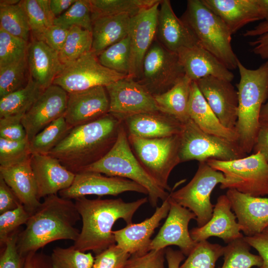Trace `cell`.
Here are the masks:
<instances>
[{"label":"cell","mask_w":268,"mask_h":268,"mask_svg":"<svg viewBox=\"0 0 268 268\" xmlns=\"http://www.w3.org/2000/svg\"><path fill=\"white\" fill-rule=\"evenodd\" d=\"M81 220L75 204L71 200L58 195L44 198L39 207L31 214L20 231L17 242L18 251L25 258L47 244L60 240L75 241L80 230L75 226Z\"/></svg>","instance_id":"6da1fadb"},{"label":"cell","mask_w":268,"mask_h":268,"mask_svg":"<svg viewBox=\"0 0 268 268\" xmlns=\"http://www.w3.org/2000/svg\"><path fill=\"white\" fill-rule=\"evenodd\" d=\"M74 203L82 220L79 236L72 246L83 252L93 251L96 255L116 244L112 228L119 219L129 225L133 223L135 212L148 201V198L126 202L122 199L90 200L85 197Z\"/></svg>","instance_id":"7a4b0ae2"},{"label":"cell","mask_w":268,"mask_h":268,"mask_svg":"<svg viewBox=\"0 0 268 268\" xmlns=\"http://www.w3.org/2000/svg\"><path fill=\"white\" fill-rule=\"evenodd\" d=\"M123 122L109 113L72 128L49 154L77 174L102 159L117 139Z\"/></svg>","instance_id":"3957f363"},{"label":"cell","mask_w":268,"mask_h":268,"mask_svg":"<svg viewBox=\"0 0 268 268\" xmlns=\"http://www.w3.org/2000/svg\"><path fill=\"white\" fill-rule=\"evenodd\" d=\"M240 80L238 117L235 130L238 142L246 153L252 152L260 126L263 105L268 98V60L256 69L246 67L238 60Z\"/></svg>","instance_id":"277c9868"},{"label":"cell","mask_w":268,"mask_h":268,"mask_svg":"<svg viewBox=\"0 0 268 268\" xmlns=\"http://www.w3.org/2000/svg\"><path fill=\"white\" fill-rule=\"evenodd\" d=\"M85 171L127 179L138 184L147 190L148 200L152 207H156L160 200L163 201L169 196L170 193L153 180L135 156L123 124L110 150L100 160L81 172Z\"/></svg>","instance_id":"5b68a950"},{"label":"cell","mask_w":268,"mask_h":268,"mask_svg":"<svg viewBox=\"0 0 268 268\" xmlns=\"http://www.w3.org/2000/svg\"><path fill=\"white\" fill-rule=\"evenodd\" d=\"M181 18L192 31L201 46L229 69L237 68L239 59L232 47L231 32L224 22L201 0H188Z\"/></svg>","instance_id":"8992f818"},{"label":"cell","mask_w":268,"mask_h":268,"mask_svg":"<svg viewBox=\"0 0 268 268\" xmlns=\"http://www.w3.org/2000/svg\"><path fill=\"white\" fill-rule=\"evenodd\" d=\"M128 138L134 154L144 170L161 188L170 191V175L181 163L180 134L156 138L128 135Z\"/></svg>","instance_id":"52a82bcc"},{"label":"cell","mask_w":268,"mask_h":268,"mask_svg":"<svg viewBox=\"0 0 268 268\" xmlns=\"http://www.w3.org/2000/svg\"><path fill=\"white\" fill-rule=\"evenodd\" d=\"M207 163L222 172L226 182L221 189H235L253 197L268 195V162L260 153L231 161L209 159Z\"/></svg>","instance_id":"ba28073f"},{"label":"cell","mask_w":268,"mask_h":268,"mask_svg":"<svg viewBox=\"0 0 268 268\" xmlns=\"http://www.w3.org/2000/svg\"><path fill=\"white\" fill-rule=\"evenodd\" d=\"M179 155L181 163L231 161L247 156L237 142L205 133L190 119L183 124L180 134Z\"/></svg>","instance_id":"9c48e42d"},{"label":"cell","mask_w":268,"mask_h":268,"mask_svg":"<svg viewBox=\"0 0 268 268\" xmlns=\"http://www.w3.org/2000/svg\"><path fill=\"white\" fill-rule=\"evenodd\" d=\"M226 182L224 174L210 166L206 162H199L192 180L181 189L172 191L170 198L189 209L196 215L198 227L205 225L212 217L214 205L210 195L216 186Z\"/></svg>","instance_id":"30bf717a"},{"label":"cell","mask_w":268,"mask_h":268,"mask_svg":"<svg viewBox=\"0 0 268 268\" xmlns=\"http://www.w3.org/2000/svg\"><path fill=\"white\" fill-rule=\"evenodd\" d=\"M184 75L177 54L155 39L145 55L138 81L155 95L170 89Z\"/></svg>","instance_id":"8fae6325"},{"label":"cell","mask_w":268,"mask_h":268,"mask_svg":"<svg viewBox=\"0 0 268 268\" xmlns=\"http://www.w3.org/2000/svg\"><path fill=\"white\" fill-rule=\"evenodd\" d=\"M126 76L101 65L98 56L91 50L66 66L53 84L70 93L97 86L106 87Z\"/></svg>","instance_id":"7c38bea8"},{"label":"cell","mask_w":268,"mask_h":268,"mask_svg":"<svg viewBox=\"0 0 268 268\" xmlns=\"http://www.w3.org/2000/svg\"><path fill=\"white\" fill-rule=\"evenodd\" d=\"M109 111L123 122L140 113L158 110L153 95L140 82L128 76L105 87Z\"/></svg>","instance_id":"4fadbf2b"},{"label":"cell","mask_w":268,"mask_h":268,"mask_svg":"<svg viewBox=\"0 0 268 268\" xmlns=\"http://www.w3.org/2000/svg\"><path fill=\"white\" fill-rule=\"evenodd\" d=\"M127 192L148 195L144 187L132 180L85 171L75 174L71 185L60 191L59 195L63 198L72 200L87 195L116 196Z\"/></svg>","instance_id":"5bb4252c"},{"label":"cell","mask_w":268,"mask_h":268,"mask_svg":"<svg viewBox=\"0 0 268 268\" xmlns=\"http://www.w3.org/2000/svg\"><path fill=\"white\" fill-rule=\"evenodd\" d=\"M161 0L132 16L129 37L131 61L128 77L140 78L144 58L156 39L158 15Z\"/></svg>","instance_id":"9a60e30c"},{"label":"cell","mask_w":268,"mask_h":268,"mask_svg":"<svg viewBox=\"0 0 268 268\" xmlns=\"http://www.w3.org/2000/svg\"><path fill=\"white\" fill-rule=\"evenodd\" d=\"M169 200L170 209L166 220L158 234L152 239L149 250L163 249L174 245L188 256L198 243L192 238L188 229L190 221L196 219V216L170 197Z\"/></svg>","instance_id":"2e32d148"},{"label":"cell","mask_w":268,"mask_h":268,"mask_svg":"<svg viewBox=\"0 0 268 268\" xmlns=\"http://www.w3.org/2000/svg\"><path fill=\"white\" fill-rule=\"evenodd\" d=\"M68 93L52 84L45 89L22 119L29 141L55 120L64 116Z\"/></svg>","instance_id":"e0dca14e"},{"label":"cell","mask_w":268,"mask_h":268,"mask_svg":"<svg viewBox=\"0 0 268 268\" xmlns=\"http://www.w3.org/2000/svg\"><path fill=\"white\" fill-rule=\"evenodd\" d=\"M195 82L223 126L235 130L238 117V95L231 82L214 76L205 77Z\"/></svg>","instance_id":"ac0fdd59"},{"label":"cell","mask_w":268,"mask_h":268,"mask_svg":"<svg viewBox=\"0 0 268 268\" xmlns=\"http://www.w3.org/2000/svg\"><path fill=\"white\" fill-rule=\"evenodd\" d=\"M109 99L105 87L68 93L65 119L74 127L96 121L109 114Z\"/></svg>","instance_id":"d6986e66"},{"label":"cell","mask_w":268,"mask_h":268,"mask_svg":"<svg viewBox=\"0 0 268 268\" xmlns=\"http://www.w3.org/2000/svg\"><path fill=\"white\" fill-rule=\"evenodd\" d=\"M170 206L168 197L160 206L156 207L150 217L141 222L133 223L113 231L116 244L131 256L142 255L150 251L151 237L161 221L167 217Z\"/></svg>","instance_id":"ffe728a7"},{"label":"cell","mask_w":268,"mask_h":268,"mask_svg":"<svg viewBox=\"0 0 268 268\" xmlns=\"http://www.w3.org/2000/svg\"><path fill=\"white\" fill-rule=\"evenodd\" d=\"M226 195L246 236L262 232L268 226V198L253 197L228 189Z\"/></svg>","instance_id":"44dd1931"},{"label":"cell","mask_w":268,"mask_h":268,"mask_svg":"<svg viewBox=\"0 0 268 268\" xmlns=\"http://www.w3.org/2000/svg\"><path fill=\"white\" fill-rule=\"evenodd\" d=\"M30 164L40 200L50 195H57L69 188L75 176L58 159L49 154H32Z\"/></svg>","instance_id":"7402d4cb"},{"label":"cell","mask_w":268,"mask_h":268,"mask_svg":"<svg viewBox=\"0 0 268 268\" xmlns=\"http://www.w3.org/2000/svg\"><path fill=\"white\" fill-rule=\"evenodd\" d=\"M236 218L227 196L221 195L214 204L210 219L201 227L192 228L190 231L191 236L196 242L215 236L228 244L244 236Z\"/></svg>","instance_id":"603a6c76"},{"label":"cell","mask_w":268,"mask_h":268,"mask_svg":"<svg viewBox=\"0 0 268 268\" xmlns=\"http://www.w3.org/2000/svg\"><path fill=\"white\" fill-rule=\"evenodd\" d=\"M156 39L177 54L182 48L199 45L191 29L176 16L169 0H162L159 5Z\"/></svg>","instance_id":"cb8c5ba5"},{"label":"cell","mask_w":268,"mask_h":268,"mask_svg":"<svg viewBox=\"0 0 268 268\" xmlns=\"http://www.w3.org/2000/svg\"><path fill=\"white\" fill-rule=\"evenodd\" d=\"M185 75L192 81L214 76L231 82L233 73L210 52L200 45L184 48L178 53Z\"/></svg>","instance_id":"d4e9b609"},{"label":"cell","mask_w":268,"mask_h":268,"mask_svg":"<svg viewBox=\"0 0 268 268\" xmlns=\"http://www.w3.org/2000/svg\"><path fill=\"white\" fill-rule=\"evenodd\" d=\"M123 124L128 135L143 138L179 135L184 124L159 110L131 116L125 119Z\"/></svg>","instance_id":"484cf974"},{"label":"cell","mask_w":268,"mask_h":268,"mask_svg":"<svg viewBox=\"0 0 268 268\" xmlns=\"http://www.w3.org/2000/svg\"><path fill=\"white\" fill-rule=\"evenodd\" d=\"M27 61L29 75L44 90L65 67L59 52L34 38L28 45Z\"/></svg>","instance_id":"4316f807"},{"label":"cell","mask_w":268,"mask_h":268,"mask_svg":"<svg viewBox=\"0 0 268 268\" xmlns=\"http://www.w3.org/2000/svg\"><path fill=\"white\" fill-rule=\"evenodd\" d=\"M226 24L231 34L245 25L264 20L258 0H201Z\"/></svg>","instance_id":"83f0119b"},{"label":"cell","mask_w":268,"mask_h":268,"mask_svg":"<svg viewBox=\"0 0 268 268\" xmlns=\"http://www.w3.org/2000/svg\"><path fill=\"white\" fill-rule=\"evenodd\" d=\"M0 176L12 190L26 210L30 214L34 213L41 202L38 196L30 158L11 166L0 167Z\"/></svg>","instance_id":"f1b7e54d"},{"label":"cell","mask_w":268,"mask_h":268,"mask_svg":"<svg viewBox=\"0 0 268 268\" xmlns=\"http://www.w3.org/2000/svg\"><path fill=\"white\" fill-rule=\"evenodd\" d=\"M188 114L190 119L203 132L238 142V137L236 131L223 126L195 81L192 82Z\"/></svg>","instance_id":"f546056e"},{"label":"cell","mask_w":268,"mask_h":268,"mask_svg":"<svg viewBox=\"0 0 268 268\" xmlns=\"http://www.w3.org/2000/svg\"><path fill=\"white\" fill-rule=\"evenodd\" d=\"M131 17L117 15L100 17L93 20L91 50L98 56L106 48L128 36Z\"/></svg>","instance_id":"4dcf8cb0"},{"label":"cell","mask_w":268,"mask_h":268,"mask_svg":"<svg viewBox=\"0 0 268 268\" xmlns=\"http://www.w3.org/2000/svg\"><path fill=\"white\" fill-rule=\"evenodd\" d=\"M192 81L185 75L170 89L153 95L159 111L183 124L189 119L188 106Z\"/></svg>","instance_id":"1f68e13d"},{"label":"cell","mask_w":268,"mask_h":268,"mask_svg":"<svg viewBox=\"0 0 268 268\" xmlns=\"http://www.w3.org/2000/svg\"><path fill=\"white\" fill-rule=\"evenodd\" d=\"M44 90L29 74L24 87L0 98V118L15 115L24 116Z\"/></svg>","instance_id":"d6a6232c"},{"label":"cell","mask_w":268,"mask_h":268,"mask_svg":"<svg viewBox=\"0 0 268 268\" xmlns=\"http://www.w3.org/2000/svg\"><path fill=\"white\" fill-rule=\"evenodd\" d=\"M159 0H89L92 20L100 17L128 15L133 16Z\"/></svg>","instance_id":"836d02e7"},{"label":"cell","mask_w":268,"mask_h":268,"mask_svg":"<svg viewBox=\"0 0 268 268\" xmlns=\"http://www.w3.org/2000/svg\"><path fill=\"white\" fill-rule=\"evenodd\" d=\"M20 3L28 20L34 39L42 41L48 28L54 25L55 17L53 14L49 0H23Z\"/></svg>","instance_id":"e575fe53"},{"label":"cell","mask_w":268,"mask_h":268,"mask_svg":"<svg viewBox=\"0 0 268 268\" xmlns=\"http://www.w3.org/2000/svg\"><path fill=\"white\" fill-rule=\"evenodd\" d=\"M71 129L64 116L55 120L30 141L32 154H49Z\"/></svg>","instance_id":"d590c367"},{"label":"cell","mask_w":268,"mask_h":268,"mask_svg":"<svg viewBox=\"0 0 268 268\" xmlns=\"http://www.w3.org/2000/svg\"><path fill=\"white\" fill-rule=\"evenodd\" d=\"M251 246L244 236L238 238L224 246V263L219 268H252L261 267L262 259L250 252Z\"/></svg>","instance_id":"8d00e7d4"},{"label":"cell","mask_w":268,"mask_h":268,"mask_svg":"<svg viewBox=\"0 0 268 268\" xmlns=\"http://www.w3.org/2000/svg\"><path fill=\"white\" fill-rule=\"evenodd\" d=\"M92 46V32L73 26L69 28L64 46L59 53L60 61L65 67L91 51Z\"/></svg>","instance_id":"74e56055"},{"label":"cell","mask_w":268,"mask_h":268,"mask_svg":"<svg viewBox=\"0 0 268 268\" xmlns=\"http://www.w3.org/2000/svg\"><path fill=\"white\" fill-rule=\"evenodd\" d=\"M0 28L28 42L31 30L26 12L20 1L14 5H0Z\"/></svg>","instance_id":"f35d334b"},{"label":"cell","mask_w":268,"mask_h":268,"mask_svg":"<svg viewBox=\"0 0 268 268\" xmlns=\"http://www.w3.org/2000/svg\"><path fill=\"white\" fill-rule=\"evenodd\" d=\"M98 59L105 67L128 76L131 61L129 36L106 48L98 56Z\"/></svg>","instance_id":"ab89813d"},{"label":"cell","mask_w":268,"mask_h":268,"mask_svg":"<svg viewBox=\"0 0 268 268\" xmlns=\"http://www.w3.org/2000/svg\"><path fill=\"white\" fill-rule=\"evenodd\" d=\"M224 250V247L219 244L207 240L199 242L180 268H215Z\"/></svg>","instance_id":"60d3db41"},{"label":"cell","mask_w":268,"mask_h":268,"mask_svg":"<svg viewBox=\"0 0 268 268\" xmlns=\"http://www.w3.org/2000/svg\"><path fill=\"white\" fill-rule=\"evenodd\" d=\"M53 268H92L94 258L91 253L75 249L57 247L50 256Z\"/></svg>","instance_id":"b9f144b4"},{"label":"cell","mask_w":268,"mask_h":268,"mask_svg":"<svg viewBox=\"0 0 268 268\" xmlns=\"http://www.w3.org/2000/svg\"><path fill=\"white\" fill-rule=\"evenodd\" d=\"M54 24L67 29L76 26L92 32V19L89 0H76L67 11L55 18Z\"/></svg>","instance_id":"7bdbcfd3"},{"label":"cell","mask_w":268,"mask_h":268,"mask_svg":"<svg viewBox=\"0 0 268 268\" xmlns=\"http://www.w3.org/2000/svg\"><path fill=\"white\" fill-rule=\"evenodd\" d=\"M28 45L27 41L0 28V67L26 59Z\"/></svg>","instance_id":"ee69618b"},{"label":"cell","mask_w":268,"mask_h":268,"mask_svg":"<svg viewBox=\"0 0 268 268\" xmlns=\"http://www.w3.org/2000/svg\"><path fill=\"white\" fill-rule=\"evenodd\" d=\"M27 58L18 62L0 67V98L24 87L28 79Z\"/></svg>","instance_id":"f6af8a7d"},{"label":"cell","mask_w":268,"mask_h":268,"mask_svg":"<svg viewBox=\"0 0 268 268\" xmlns=\"http://www.w3.org/2000/svg\"><path fill=\"white\" fill-rule=\"evenodd\" d=\"M32 155L28 138L13 141L0 137V167H7L29 159Z\"/></svg>","instance_id":"bcb514c9"},{"label":"cell","mask_w":268,"mask_h":268,"mask_svg":"<svg viewBox=\"0 0 268 268\" xmlns=\"http://www.w3.org/2000/svg\"><path fill=\"white\" fill-rule=\"evenodd\" d=\"M0 214V245L2 247L10 235L21 225L26 224L31 214L22 204Z\"/></svg>","instance_id":"7dc6e473"},{"label":"cell","mask_w":268,"mask_h":268,"mask_svg":"<svg viewBox=\"0 0 268 268\" xmlns=\"http://www.w3.org/2000/svg\"><path fill=\"white\" fill-rule=\"evenodd\" d=\"M131 256L116 244L96 255L92 268H125Z\"/></svg>","instance_id":"c3c4849f"},{"label":"cell","mask_w":268,"mask_h":268,"mask_svg":"<svg viewBox=\"0 0 268 268\" xmlns=\"http://www.w3.org/2000/svg\"><path fill=\"white\" fill-rule=\"evenodd\" d=\"M20 231L18 229L10 235L2 247L0 268H24L25 258L20 255L17 247Z\"/></svg>","instance_id":"681fc988"},{"label":"cell","mask_w":268,"mask_h":268,"mask_svg":"<svg viewBox=\"0 0 268 268\" xmlns=\"http://www.w3.org/2000/svg\"><path fill=\"white\" fill-rule=\"evenodd\" d=\"M245 37H255L249 42L252 52L263 60H268V21H264L243 33Z\"/></svg>","instance_id":"f907efd6"},{"label":"cell","mask_w":268,"mask_h":268,"mask_svg":"<svg viewBox=\"0 0 268 268\" xmlns=\"http://www.w3.org/2000/svg\"><path fill=\"white\" fill-rule=\"evenodd\" d=\"M23 116L15 115L0 118V137L13 141L26 138V132L22 124Z\"/></svg>","instance_id":"816d5d0a"},{"label":"cell","mask_w":268,"mask_h":268,"mask_svg":"<svg viewBox=\"0 0 268 268\" xmlns=\"http://www.w3.org/2000/svg\"><path fill=\"white\" fill-rule=\"evenodd\" d=\"M165 249L153 250L140 256H131L125 268H165Z\"/></svg>","instance_id":"f5cc1de1"},{"label":"cell","mask_w":268,"mask_h":268,"mask_svg":"<svg viewBox=\"0 0 268 268\" xmlns=\"http://www.w3.org/2000/svg\"><path fill=\"white\" fill-rule=\"evenodd\" d=\"M244 238L262 259V264L258 268H268V226L260 233Z\"/></svg>","instance_id":"db71d44e"},{"label":"cell","mask_w":268,"mask_h":268,"mask_svg":"<svg viewBox=\"0 0 268 268\" xmlns=\"http://www.w3.org/2000/svg\"><path fill=\"white\" fill-rule=\"evenodd\" d=\"M69 30V29L54 24L45 32L43 41L59 53L64 46Z\"/></svg>","instance_id":"11a10c76"},{"label":"cell","mask_w":268,"mask_h":268,"mask_svg":"<svg viewBox=\"0 0 268 268\" xmlns=\"http://www.w3.org/2000/svg\"><path fill=\"white\" fill-rule=\"evenodd\" d=\"M20 204L12 190L0 176V213L13 209Z\"/></svg>","instance_id":"9f6ffc18"},{"label":"cell","mask_w":268,"mask_h":268,"mask_svg":"<svg viewBox=\"0 0 268 268\" xmlns=\"http://www.w3.org/2000/svg\"><path fill=\"white\" fill-rule=\"evenodd\" d=\"M260 153L268 162V120L260 121V126L252 150Z\"/></svg>","instance_id":"6f0895ef"},{"label":"cell","mask_w":268,"mask_h":268,"mask_svg":"<svg viewBox=\"0 0 268 268\" xmlns=\"http://www.w3.org/2000/svg\"><path fill=\"white\" fill-rule=\"evenodd\" d=\"M24 268H53L50 256L42 252L31 253L25 257Z\"/></svg>","instance_id":"680465c9"},{"label":"cell","mask_w":268,"mask_h":268,"mask_svg":"<svg viewBox=\"0 0 268 268\" xmlns=\"http://www.w3.org/2000/svg\"><path fill=\"white\" fill-rule=\"evenodd\" d=\"M165 259L168 268H180L181 263L185 259V255L180 250H175L168 247L165 249Z\"/></svg>","instance_id":"91938a15"},{"label":"cell","mask_w":268,"mask_h":268,"mask_svg":"<svg viewBox=\"0 0 268 268\" xmlns=\"http://www.w3.org/2000/svg\"><path fill=\"white\" fill-rule=\"evenodd\" d=\"M76 0H50L51 11L55 18L67 11Z\"/></svg>","instance_id":"94428289"},{"label":"cell","mask_w":268,"mask_h":268,"mask_svg":"<svg viewBox=\"0 0 268 268\" xmlns=\"http://www.w3.org/2000/svg\"><path fill=\"white\" fill-rule=\"evenodd\" d=\"M258 2L263 13L264 20L268 21V0H258Z\"/></svg>","instance_id":"6125c7cd"},{"label":"cell","mask_w":268,"mask_h":268,"mask_svg":"<svg viewBox=\"0 0 268 268\" xmlns=\"http://www.w3.org/2000/svg\"><path fill=\"white\" fill-rule=\"evenodd\" d=\"M268 120V98L263 105L260 117V121Z\"/></svg>","instance_id":"be15d7a7"},{"label":"cell","mask_w":268,"mask_h":268,"mask_svg":"<svg viewBox=\"0 0 268 268\" xmlns=\"http://www.w3.org/2000/svg\"><path fill=\"white\" fill-rule=\"evenodd\" d=\"M20 1V0H0V5H14L19 3Z\"/></svg>","instance_id":"e7e4bbea"}]
</instances>
